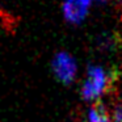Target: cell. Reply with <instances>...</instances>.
<instances>
[{
	"mask_svg": "<svg viewBox=\"0 0 122 122\" xmlns=\"http://www.w3.org/2000/svg\"><path fill=\"white\" fill-rule=\"evenodd\" d=\"M112 74L101 64H91L85 71L80 95L87 102H96L108 93L112 85Z\"/></svg>",
	"mask_w": 122,
	"mask_h": 122,
	"instance_id": "6da1fadb",
	"label": "cell"
},
{
	"mask_svg": "<svg viewBox=\"0 0 122 122\" xmlns=\"http://www.w3.org/2000/svg\"><path fill=\"white\" fill-rule=\"evenodd\" d=\"M51 71L56 80L63 84H71L79 74L77 61L68 51H58L51 59Z\"/></svg>",
	"mask_w": 122,
	"mask_h": 122,
	"instance_id": "7a4b0ae2",
	"label": "cell"
},
{
	"mask_svg": "<svg viewBox=\"0 0 122 122\" xmlns=\"http://www.w3.org/2000/svg\"><path fill=\"white\" fill-rule=\"evenodd\" d=\"M93 4V0H63L62 15L68 24L80 25L89 16Z\"/></svg>",
	"mask_w": 122,
	"mask_h": 122,
	"instance_id": "3957f363",
	"label": "cell"
},
{
	"mask_svg": "<svg viewBox=\"0 0 122 122\" xmlns=\"http://www.w3.org/2000/svg\"><path fill=\"white\" fill-rule=\"evenodd\" d=\"M84 122H112V119L109 117V113H106L102 108L93 106V108L88 109Z\"/></svg>",
	"mask_w": 122,
	"mask_h": 122,
	"instance_id": "277c9868",
	"label": "cell"
},
{
	"mask_svg": "<svg viewBox=\"0 0 122 122\" xmlns=\"http://www.w3.org/2000/svg\"><path fill=\"white\" fill-rule=\"evenodd\" d=\"M109 117L112 122H122V102H117L112 106Z\"/></svg>",
	"mask_w": 122,
	"mask_h": 122,
	"instance_id": "5b68a950",
	"label": "cell"
},
{
	"mask_svg": "<svg viewBox=\"0 0 122 122\" xmlns=\"http://www.w3.org/2000/svg\"><path fill=\"white\" fill-rule=\"evenodd\" d=\"M109 0H93V3L95 4H105V3H108Z\"/></svg>",
	"mask_w": 122,
	"mask_h": 122,
	"instance_id": "8992f818",
	"label": "cell"
},
{
	"mask_svg": "<svg viewBox=\"0 0 122 122\" xmlns=\"http://www.w3.org/2000/svg\"><path fill=\"white\" fill-rule=\"evenodd\" d=\"M116 3H117V4H118V5L122 8V0H116Z\"/></svg>",
	"mask_w": 122,
	"mask_h": 122,
	"instance_id": "52a82bcc",
	"label": "cell"
}]
</instances>
